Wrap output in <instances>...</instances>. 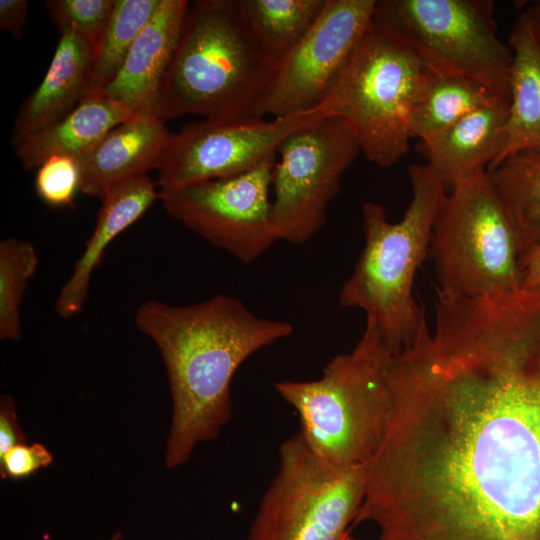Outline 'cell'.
<instances>
[{"label":"cell","instance_id":"cell-1","mask_svg":"<svg viewBox=\"0 0 540 540\" xmlns=\"http://www.w3.org/2000/svg\"><path fill=\"white\" fill-rule=\"evenodd\" d=\"M391 388L353 525L378 540H540V351L425 325L393 356Z\"/></svg>","mask_w":540,"mask_h":540},{"label":"cell","instance_id":"cell-2","mask_svg":"<svg viewBox=\"0 0 540 540\" xmlns=\"http://www.w3.org/2000/svg\"><path fill=\"white\" fill-rule=\"evenodd\" d=\"M135 322L167 370L173 402L168 468L185 463L197 444L216 439L230 420L231 382L239 367L293 333L290 323L259 317L224 294L186 306L147 301Z\"/></svg>","mask_w":540,"mask_h":540},{"label":"cell","instance_id":"cell-3","mask_svg":"<svg viewBox=\"0 0 540 540\" xmlns=\"http://www.w3.org/2000/svg\"><path fill=\"white\" fill-rule=\"evenodd\" d=\"M274 75L236 0L193 1L161 86L158 117L262 118Z\"/></svg>","mask_w":540,"mask_h":540},{"label":"cell","instance_id":"cell-4","mask_svg":"<svg viewBox=\"0 0 540 540\" xmlns=\"http://www.w3.org/2000/svg\"><path fill=\"white\" fill-rule=\"evenodd\" d=\"M407 172L412 198L400 221L389 222L378 203L363 204L364 247L338 295L342 307L364 311L393 354L411 347L427 324L413 284L429 254L433 226L447 194L427 164H411Z\"/></svg>","mask_w":540,"mask_h":540},{"label":"cell","instance_id":"cell-5","mask_svg":"<svg viewBox=\"0 0 540 540\" xmlns=\"http://www.w3.org/2000/svg\"><path fill=\"white\" fill-rule=\"evenodd\" d=\"M393 353L366 320L355 347L333 357L316 380L275 383L297 413L299 434L335 470L367 465L385 435L391 408Z\"/></svg>","mask_w":540,"mask_h":540},{"label":"cell","instance_id":"cell-6","mask_svg":"<svg viewBox=\"0 0 540 540\" xmlns=\"http://www.w3.org/2000/svg\"><path fill=\"white\" fill-rule=\"evenodd\" d=\"M437 293L479 299L522 290V256L514 225L486 169L445 195L431 235Z\"/></svg>","mask_w":540,"mask_h":540},{"label":"cell","instance_id":"cell-7","mask_svg":"<svg viewBox=\"0 0 540 540\" xmlns=\"http://www.w3.org/2000/svg\"><path fill=\"white\" fill-rule=\"evenodd\" d=\"M425 73L408 47L371 25L320 106L352 126L371 163L390 167L409 150L413 108Z\"/></svg>","mask_w":540,"mask_h":540},{"label":"cell","instance_id":"cell-8","mask_svg":"<svg viewBox=\"0 0 540 540\" xmlns=\"http://www.w3.org/2000/svg\"><path fill=\"white\" fill-rule=\"evenodd\" d=\"M491 0H376L372 27L408 47L433 73L471 78L510 99L512 51Z\"/></svg>","mask_w":540,"mask_h":540},{"label":"cell","instance_id":"cell-9","mask_svg":"<svg viewBox=\"0 0 540 540\" xmlns=\"http://www.w3.org/2000/svg\"><path fill=\"white\" fill-rule=\"evenodd\" d=\"M367 465L335 470L299 433L285 440L246 540H354L348 528L365 496Z\"/></svg>","mask_w":540,"mask_h":540},{"label":"cell","instance_id":"cell-10","mask_svg":"<svg viewBox=\"0 0 540 540\" xmlns=\"http://www.w3.org/2000/svg\"><path fill=\"white\" fill-rule=\"evenodd\" d=\"M359 153L355 130L333 115L283 141L272 177V219L278 240L299 245L323 229L342 177Z\"/></svg>","mask_w":540,"mask_h":540},{"label":"cell","instance_id":"cell-11","mask_svg":"<svg viewBox=\"0 0 540 540\" xmlns=\"http://www.w3.org/2000/svg\"><path fill=\"white\" fill-rule=\"evenodd\" d=\"M276 158L228 178L158 190L168 215L243 264L260 258L279 241L272 219Z\"/></svg>","mask_w":540,"mask_h":540},{"label":"cell","instance_id":"cell-12","mask_svg":"<svg viewBox=\"0 0 540 540\" xmlns=\"http://www.w3.org/2000/svg\"><path fill=\"white\" fill-rule=\"evenodd\" d=\"M330 115L321 106L280 118L204 119L170 133L158 166L159 190L247 173L276 158L295 131Z\"/></svg>","mask_w":540,"mask_h":540},{"label":"cell","instance_id":"cell-13","mask_svg":"<svg viewBox=\"0 0 540 540\" xmlns=\"http://www.w3.org/2000/svg\"><path fill=\"white\" fill-rule=\"evenodd\" d=\"M376 0H326L319 17L275 70L260 116L314 110L372 25Z\"/></svg>","mask_w":540,"mask_h":540},{"label":"cell","instance_id":"cell-14","mask_svg":"<svg viewBox=\"0 0 540 540\" xmlns=\"http://www.w3.org/2000/svg\"><path fill=\"white\" fill-rule=\"evenodd\" d=\"M189 3L162 0L117 75L101 90L134 117H158L161 86L177 48Z\"/></svg>","mask_w":540,"mask_h":540},{"label":"cell","instance_id":"cell-15","mask_svg":"<svg viewBox=\"0 0 540 540\" xmlns=\"http://www.w3.org/2000/svg\"><path fill=\"white\" fill-rule=\"evenodd\" d=\"M95 48L71 30L59 31V40L47 71L25 99L14 120L12 144L46 128L69 114L91 88Z\"/></svg>","mask_w":540,"mask_h":540},{"label":"cell","instance_id":"cell-16","mask_svg":"<svg viewBox=\"0 0 540 540\" xmlns=\"http://www.w3.org/2000/svg\"><path fill=\"white\" fill-rule=\"evenodd\" d=\"M169 135L157 116L134 117L113 128L78 160L80 192L101 200L114 185L158 169Z\"/></svg>","mask_w":540,"mask_h":540},{"label":"cell","instance_id":"cell-17","mask_svg":"<svg viewBox=\"0 0 540 540\" xmlns=\"http://www.w3.org/2000/svg\"><path fill=\"white\" fill-rule=\"evenodd\" d=\"M159 199L156 184L148 174L111 187L101 199L96 225L72 273L60 289L56 312L61 318L78 314L87 299L90 281L111 242L135 223Z\"/></svg>","mask_w":540,"mask_h":540},{"label":"cell","instance_id":"cell-18","mask_svg":"<svg viewBox=\"0 0 540 540\" xmlns=\"http://www.w3.org/2000/svg\"><path fill=\"white\" fill-rule=\"evenodd\" d=\"M508 113L509 100L499 99L468 114L435 138L420 142L426 164L447 192L463 178L487 170L496 161Z\"/></svg>","mask_w":540,"mask_h":540},{"label":"cell","instance_id":"cell-19","mask_svg":"<svg viewBox=\"0 0 540 540\" xmlns=\"http://www.w3.org/2000/svg\"><path fill=\"white\" fill-rule=\"evenodd\" d=\"M134 118L102 91H90L58 122L12 144L25 169L40 167L56 156L81 159L115 127Z\"/></svg>","mask_w":540,"mask_h":540},{"label":"cell","instance_id":"cell-20","mask_svg":"<svg viewBox=\"0 0 540 540\" xmlns=\"http://www.w3.org/2000/svg\"><path fill=\"white\" fill-rule=\"evenodd\" d=\"M507 43L513 56L509 113L502 149L487 170L515 152L540 145V47L522 11Z\"/></svg>","mask_w":540,"mask_h":540},{"label":"cell","instance_id":"cell-21","mask_svg":"<svg viewBox=\"0 0 540 540\" xmlns=\"http://www.w3.org/2000/svg\"><path fill=\"white\" fill-rule=\"evenodd\" d=\"M499 99L503 98L476 80L426 69L413 108L412 137L427 142L468 114Z\"/></svg>","mask_w":540,"mask_h":540},{"label":"cell","instance_id":"cell-22","mask_svg":"<svg viewBox=\"0 0 540 540\" xmlns=\"http://www.w3.org/2000/svg\"><path fill=\"white\" fill-rule=\"evenodd\" d=\"M487 171L524 255L540 245V145L515 152Z\"/></svg>","mask_w":540,"mask_h":540},{"label":"cell","instance_id":"cell-23","mask_svg":"<svg viewBox=\"0 0 540 540\" xmlns=\"http://www.w3.org/2000/svg\"><path fill=\"white\" fill-rule=\"evenodd\" d=\"M258 47L275 67L315 23L326 0H236Z\"/></svg>","mask_w":540,"mask_h":540},{"label":"cell","instance_id":"cell-24","mask_svg":"<svg viewBox=\"0 0 540 540\" xmlns=\"http://www.w3.org/2000/svg\"><path fill=\"white\" fill-rule=\"evenodd\" d=\"M162 0H115L99 44L90 91L103 90L117 75L132 45Z\"/></svg>","mask_w":540,"mask_h":540},{"label":"cell","instance_id":"cell-25","mask_svg":"<svg viewBox=\"0 0 540 540\" xmlns=\"http://www.w3.org/2000/svg\"><path fill=\"white\" fill-rule=\"evenodd\" d=\"M39 258L34 246L17 238L0 243V338L21 337L20 306L28 281L35 274Z\"/></svg>","mask_w":540,"mask_h":540},{"label":"cell","instance_id":"cell-26","mask_svg":"<svg viewBox=\"0 0 540 540\" xmlns=\"http://www.w3.org/2000/svg\"><path fill=\"white\" fill-rule=\"evenodd\" d=\"M115 0H47L44 5L59 31L71 30L96 50L102 40Z\"/></svg>","mask_w":540,"mask_h":540},{"label":"cell","instance_id":"cell-27","mask_svg":"<svg viewBox=\"0 0 540 540\" xmlns=\"http://www.w3.org/2000/svg\"><path fill=\"white\" fill-rule=\"evenodd\" d=\"M35 189L38 197L52 207L73 206L80 191V167L76 158L56 156L37 168Z\"/></svg>","mask_w":540,"mask_h":540},{"label":"cell","instance_id":"cell-28","mask_svg":"<svg viewBox=\"0 0 540 540\" xmlns=\"http://www.w3.org/2000/svg\"><path fill=\"white\" fill-rule=\"evenodd\" d=\"M52 461V454L42 444H19L0 457V475L2 479H25Z\"/></svg>","mask_w":540,"mask_h":540},{"label":"cell","instance_id":"cell-29","mask_svg":"<svg viewBox=\"0 0 540 540\" xmlns=\"http://www.w3.org/2000/svg\"><path fill=\"white\" fill-rule=\"evenodd\" d=\"M26 443V437L17 422L15 402L8 395L0 400V457L12 447Z\"/></svg>","mask_w":540,"mask_h":540},{"label":"cell","instance_id":"cell-30","mask_svg":"<svg viewBox=\"0 0 540 540\" xmlns=\"http://www.w3.org/2000/svg\"><path fill=\"white\" fill-rule=\"evenodd\" d=\"M28 16L26 0H0V28L19 40Z\"/></svg>","mask_w":540,"mask_h":540},{"label":"cell","instance_id":"cell-31","mask_svg":"<svg viewBox=\"0 0 540 540\" xmlns=\"http://www.w3.org/2000/svg\"><path fill=\"white\" fill-rule=\"evenodd\" d=\"M520 265L522 290L540 287V245L522 255Z\"/></svg>","mask_w":540,"mask_h":540},{"label":"cell","instance_id":"cell-32","mask_svg":"<svg viewBox=\"0 0 540 540\" xmlns=\"http://www.w3.org/2000/svg\"><path fill=\"white\" fill-rule=\"evenodd\" d=\"M522 12L526 16L531 31L540 47V0L529 4Z\"/></svg>","mask_w":540,"mask_h":540},{"label":"cell","instance_id":"cell-33","mask_svg":"<svg viewBox=\"0 0 540 540\" xmlns=\"http://www.w3.org/2000/svg\"><path fill=\"white\" fill-rule=\"evenodd\" d=\"M122 536V533L117 531L108 540H121Z\"/></svg>","mask_w":540,"mask_h":540}]
</instances>
